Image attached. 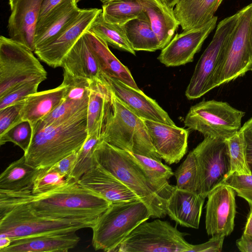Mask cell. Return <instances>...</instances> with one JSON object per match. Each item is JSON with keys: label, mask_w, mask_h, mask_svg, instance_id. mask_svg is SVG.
Segmentation results:
<instances>
[{"label": "cell", "mask_w": 252, "mask_h": 252, "mask_svg": "<svg viewBox=\"0 0 252 252\" xmlns=\"http://www.w3.org/2000/svg\"><path fill=\"white\" fill-rule=\"evenodd\" d=\"M97 218H55L39 216L29 207L23 191L0 189V235H5L12 240L92 228Z\"/></svg>", "instance_id": "obj_1"}, {"label": "cell", "mask_w": 252, "mask_h": 252, "mask_svg": "<svg viewBox=\"0 0 252 252\" xmlns=\"http://www.w3.org/2000/svg\"><path fill=\"white\" fill-rule=\"evenodd\" d=\"M87 111L88 107L64 121L36 131L24 153L26 162L38 169H47L78 152L88 136Z\"/></svg>", "instance_id": "obj_2"}, {"label": "cell", "mask_w": 252, "mask_h": 252, "mask_svg": "<svg viewBox=\"0 0 252 252\" xmlns=\"http://www.w3.org/2000/svg\"><path fill=\"white\" fill-rule=\"evenodd\" d=\"M23 194L33 212L50 218H97L111 204L74 181L41 194L33 195L32 190Z\"/></svg>", "instance_id": "obj_3"}, {"label": "cell", "mask_w": 252, "mask_h": 252, "mask_svg": "<svg viewBox=\"0 0 252 252\" xmlns=\"http://www.w3.org/2000/svg\"><path fill=\"white\" fill-rule=\"evenodd\" d=\"M96 162L125 185L149 209L151 218L166 215V199L127 151L102 140L94 152Z\"/></svg>", "instance_id": "obj_4"}, {"label": "cell", "mask_w": 252, "mask_h": 252, "mask_svg": "<svg viewBox=\"0 0 252 252\" xmlns=\"http://www.w3.org/2000/svg\"><path fill=\"white\" fill-rule=\"evenodd\" d=\"M111 92V100L102 127V139L120 149L161 161L152 145L143 119L125 106Z\"/></svg>", "instance_id": "obj_5"}, {"label": "cell", "mask_w": 252, "mask_h": 252, "mask_svg": "<svg viewBox=\"0 0 252 252\" xmlns=\"http://www.w3.org/2000/svg\"><path fill=\"white\" fill-rule=\"evenodd\" d=\"M150 218L149 209L140 199L111 203L91 228L94 248L115 252L136 227Z\"/></svg>", "instance_id": "obj_6"}, {"label": "cell", "mask_w": 252, "mask_h": 252, "mask_svg": "<svg viewBox=\"0 0 252 252\" xmlns=\"http://www.w3.org/2000/svg\"><path fill=\"white\" fill-rule=\"evenodd\" d=\"M242 9L239 23L220 57L212 78L211 90L251 70L252 3Z\"/></svg>", "instance_id": "obj_7"}, {"label": "cell", "mask_w": 252, "mask_h": 252, "mask_svg": "<svg viewBox=\"0 0 252 252\" xmlns=\"http://www.w3.org/2000/svg\"><path fill=\"white\" fill-rule=\"evenodd\" d=\"M188 234L180 231L167 221L146 220L125 238L115 252H190L193 245L185 239Z\"/></svg>", "instance_id": "obj_8"}, {"label": "cell", "mask_w": 252, "mask_h": 252, "mask_svg": "<svg viewBox=\"0 0 252 252\" xmlns=\"http://www.w3.org/2000/svg\"><path fill=\"white\" fill-rule=\"evenodd\" d=\"M47 72L33 52L11 38L0 37V97L25 82L47 79Z\"/></svg>", "instance_id": "obj_9"}, {"label": "cell", "mask_w": 252, "mask_h": 252, "mask_svg": "<svg viewBox=\"0 0 252 252\" xmlns=\"http://www.w3.org/2000/svg\"><path fill=\"white\" fill-rule=\"evenodd\" d=\"M245 114L225 102L202 101L190 108L184 124L204 137L226 140L240 130Z\"/></svg>", "instance_id": "obj_10"}, {"label": "cell", "mask_w": 252, "mask_h": 252, "mask_svg": "<svg viewBox=\"0 0 252 252\" xmlns=\"http://www.w3.org/2000/svg\"><path fill=\"white\" fill-rule=\"evenodd\" d=\"M243 9L218 24L212 41L198 60L186 91L189 99L200 97L210 90L221 55L236 29Z\"/></svg>", "instance_id": "obj_11"}, {"label": "cell", "mask_w": 252, "mask_h": 252, "mask_svg": "<svg viewBox=\"0 0 252 252\" xmlns=\"http://www.w3.org/2000/svg\"><path fill=\"white\" fill-rule=\"evenodd\" d=\"M192 152L197 165L199 194L206 198L229 174L231 166L227 140L206 137Z\"/></svg>", "instance_id": "obj_12"}, {"label": "cell", "mask_w": 252, "mask_h": 252, "mask_svg": "<svg viewBox=\"0 0 252 252\" xmlns=\"http://www.w3.org/2000/svg\"><path fill=\"white\" fill-rule=\"evenodd\" d=\"M102 9H81L77 17L51 41L34 53L53 68L62 67V61L75 43L88 30Z\"/></svg>", "instance_id": "obj_13"}, {"label": "cell", "mask_w": 252, "mask_h": 252, "mask_svg": "<svg viewBox=\"0 0 252 252\" xmlns=\"http://www.w3.org/2000/svg\"><path fill=\"white\" fill-rule=\"evenodd\" d=\"M205 228L209 235H230L234 229L236 205L235 190L223 184L208 194Z\"/></svg>", "instance_id": "obj_14"}, {"label": "cell", "mask_w": 252, "mask_h": 252, "mask_svg": "<svg viewBox=\"0 0 252 252\" xmlns=\"http://www.w3.org/2000/svg\"><path fill=\"white\" fill-rule=\"evenodd\" d=\"M217 16L205 25L176 33L158 57L166 66H177L192 62L208 35L216 27Z\"/></svg>", "instance_id": "obj_15"}, {"label": "cell", "mask_w": 252, "mask_h": 252, "mask_svg": "<svg viewBox=\"0 0 252 252\" xmlns=\"http://www.w3.org/2000/svg\"><path fill=\"white\" fill-rule=\"evenodd\" d=\"M157 153L168 164L178 163L188 149L189 131L183 128L143 119Z\"/></svg>", "instance_id": "obj_16"}, {"label": "cell", "mask_w": 252, "mask_h": 252, "mask_svg": "<svg viewBox=\"0 0 252 252\" xmlns=\"http://www.w3.org/2000/svg\"><path fill=\"white\" fill-rule=\"evenodd\" d=\"M101 77L120 101L141 119L175 126L167 113L140 89L114 78L103 74Z\"/></svg>", "instance_id": "obj_17"}, {"label": "cell", "mask_w": 252, "mask_h": 252, "mask_svg": "<svg viewBox=\"0 0 252 252\" xmlns=\"http://www.w3.org/2000/svg\"><path fill=\"white\" fill-rule=\"evenodd\" d=\"M43 0H16L8 22L12 39L35 51L34 36Z\"/></svg>", "instance_id": "obj_18"}, {"label": "cell", "mask_w": 252, "mask_h": 252, "mask_svg": "<svg viewBox=\"0 0 252 252\" xmlns=\"http://www.w3.org/2000/svg\"><path fill=\"white\" fill-rule=\"evenodd\" d=\"M78 183L111 203L139 199L129 189L96 161Z\"/></svg>", "instance_id": "obj_19"}, {"label": "cell", "mask_w": 252, "mask_h": 252, "mask_svg": "<svg viewBox=\"0 0 252 252\" xmlns=\"http://www.w3.org/2000/svg\"><path fill=\"white\" fill-rule=\"evenodd\" d=\"M63 79L94 81L101 78L98 62L83 34L64 57Z\"/></svg>", "instance_id": "obj_20"}, {"label": "cell", "mask_w": 252, "mask_h": 252, "mask_svg": "<svg viewBox=\"0 0 252 252\" xmlns=\"http://www.w3.org/2000/svg\"><path fill=\"white\" fill-rule=\"evenodd\" d=\"M205 197L175 187L166 204L169 218L182 226L198 229Z\"/></svg>", "instance_id": "obj_21"}, {"label": "cell", "mask_w": 252, "mask_h": 252, "mask_svg": "<svg viewBox=\"0 0 252 252\" xmlns=\"http://www.w3.org/2000/svg\"><path fill=\"white\" fill-rule=\"evenodd\" d=\"M75 232L52 233L12 240L1 252H66L80 240Z\"/></svg>", "instance_id": "obj_22"}, {"label": "cell", "mask_w": 252, "mask_h": 252, "mask_svg": "<svg viewBox=\"0 0 252 252\" xmlns=\"http://www.w3.org/2000/svg\"><path fill=\"white\" fill-rule=\"evenodd\" d=\"M76 0H63L41 21L34 36L35 50L51 41L80 12Z\"/></svg>", "instance_id": "obj_23"}, {"label": "cell", "mask_w": 252, "mask_h": 252, "mask_svg": "<svg viewBox=\"0 0 252 252\" xmlns=\"http://www.w3.org/2000/svg\"><path fill=\"white\" fill-rule=\"evenodd\" d=\"M84 34L98 62L101 74L116 78L132 88L139 89L128 68L114 55L105 40L89 30L86 31Z\"/></svg>", "instance_id": "obj_24"}, {"label": "cell", "mask_w": 252, "mask_h": 252, "mask_svg": "<svg viewBox=\"0 0 252 252\" xmlns=\"http://www.w3.org/2000/svg\"><path fill=\"white\" fill-rule=\"evenodd\" d=\"M67 89L64 83L48 90L36 92L24 100L21 111L22 121L31 125L33 132L38 122L55 110L63 100Z\"/></svg>", "instance_id": "obj_25"}, {"label": "cell", "mask_w": 252, "mask_h": 252, "mask_svg": "<svg viewBox=\"0 0 252 252\" xmlns=\"http://www.w3.org/2000/svg\"><path fill=\"white\" fill-rule=\"evenodd\" d=\"M223 0H178L175 16L183 31L201 27L209 22Z\"/></svg>", "instance_id": "obj_26"}, {"label": "cell", "mask_w": 252, "mask_h": 252, "mask_svg": "<svg viewBox=\"0 0 252 252\" xmlns=\"http://www.w3.org/2000/svg\"><path fill=\"white\" fill-rule=\"evenodd\" d=\"M138 0L149 18L162 50L172 39L180 26L173 9L170 8L163 0Z\"/></svg>", "instance_id": "obj_27"}, {"label": "cell", "mask_w": 252, "mask_h": 252, "mask_svg": "<svg viewBox=\"0 0 252 252\" xmlns=\"http://www.w3.org/2000/svg\"><path fill=\"white\" fill-rule=\"evenodd\" d=\"M111 96V90L101 77L100 79L92 82L87 119L88 135L96 131L101 132Z\"/></svg>", "instance_id": "obj_28"}, {"label": "cell", "mask_w": 252, "mask_h": 252, "mask_svg": "<svg viewBox=\"0 0 252 252\" xmlns=\"http://www.w3.org/2000/svg\"><path fill=\"white\" fill-rule=\"evenodd\" d=\"M39 169L26 162L24 155L10 163L0 176V189L9 191L32 190Z\"/></svg>", "instance_id": "obj_29"}, {"label": "cell", "mask_w": 252, "mask_h": 252, "mask_svg": "<svg viewBox=\"0 0 252 252\" xmlns=\"http://www.w3.org/2000/svg\"><path fill=\"white\" fill-rule=\"evenodd\" d=\"M124 26L126 37L135 51L154 52L161 49L159 40L145 11L140 16L128 21Z\"/></svg>", "instance_id": "obj_30"}, {"label": "cell", "mask_w": 252, "mask_h": 252, "mask_svg": "<svg viewBox=\"0 0 252 252\" xmlns=\"http://www.w3.org/2000/svg\"><path fill=\"white\" fill-rule=\"evenodd\" d=\"M128 152L167 200L175 187L170 185L168 182V180L174 175L172 169L161 161Z\"/></svg>", "instance_id": "obj_31"}, {"label": "cell", "mask_w": 252, "mask_h": 252, "mask_svg": "<svg viewBox=\"0 0 252 252\" xmlns=\"http://www.w3.org/2000/svg\"><path fill=\"white\" fill-rule=\"evenodd\" d=\"M101 12L95 18L88 30L100 37L113 48L135 55V51L126 37L124 26L106 22Z\"/></svg>", "instance_id": "obj_32"}, {"label": "cell", "mask_w": 252, "mask_h": 252, "mask_svg": "<svg viewBox=\"0 0 252 252\" xmlns=\"http://www.w3.org/2000/svg\"><path fill=\"white\" fill-rule=\"evenodd\" d=\"M102 4L104 20L121 26L138 17L144 11L138 0H112Z\"/></svg>", "instance_id": "obj_33"}, {"label": "cell", "mask_w": 252, "mask_h": 252, "mask_svg": "<svg viewBox=\"0 0 252 252\" xmlns=\"http://www.w3.org/2000/svg\"><path fill=\"white\" fill-rule=\"evenodd\" d=\"M101 132H95L88 135L81 148L77 152L74 166L70 175L66 178L68 181L78 182L81 177L95 164L96 160L94 152L98 144L102 140Z\"/></svg>", "instance_id": "obj_34"}, {"label": "cell", "mask_w": 252, "mask_h": 252, "mask_svg": "<svg viewBox=\"0 0 252 252\" xmlns=\"http://www.w3.org/2000/svg\"><path fill=\"white\" fill-rule=\"evenodd\" d=\"M176 188L199 194V180L197 162L192 151L174 172Z\"/></svg>", "instance_id": "obj_35"}, {"label": "cell", "mask_w": 252, "mask_h": 252, "mask_svg": "<svg viewBox=\"0 0 252 252\" xmlns=\"http://www.w3.org/2000/svg\"><path fill=\"white\" fill-rule=\"evenodd\" d=\"M89 95L81 100L63 99L52 112L36 124L33 134L43 127L54 123L64 121L88 106Z\"/></svg>", "instance_id": "obj_36"}, {"label": "cell", "mask_w": 252, "mask_h": 252, "mask_svg": "<svg viewBox=\"0 0 252 252\" xmlns=\"http://www.w3.org/2000/svg\"><path fill=\"white\" fill-rule=\"evenodd\" d=\"M226 140L231 166L228 176L233 173L251 174L247 162L246 143L242 131L240 130Z\"/></svg>", "instance_id": "obj_37"}, {"label": "cell", "mask_w": 252, "mask_h": 252, "mask_svg": "<svg viewBox=\"0 0 252 252\" xmlns=\"http://www.w3.org/2000/svg\"><path fill=\"white\" fill-rule=\"evenodd\" d=\"M32 136L33 129L31 124L27 121H22L0 136V145L10 142L25 153L29 148Z\"/></svg>", "instance_id": "obj_38"}, {"label": "cell", "mask_w": 252, "mask_h": 252, "mask_svg": "<svg viewBox=\"0 0 252 252\" xmlns=\"http://www.w3.org/2000/svg\"><path fill=\"white\" fill-rule=\"evenodd\" d=\"M68 180L60 173L47 169H39L32 189V194L38 195L53 190L66 184Z\"/></svg>", "instance_id": "obj_39"}, {"label": "cell", "mask_w": 252, "mask_h": 252, "mask_svg": "<svg viewBox=\"0 0 252 252\" xmlns=\"http://www.w3.org/2000/svg\"><path fill=\"white\" fill-rule=\"evenodd\" d=\"M42 81L40 79L30 80L16 86L0 97V109L19 102L37 92L38 86Z\"/></svg>", "instance_id": "obj_40"}, {"label": "cell", "mask_w": 252, "mask_h": 252, "mask_svg": "<svg viewBox=\"0 0 252 252\" xmlns=\"http://www.w3.org/2000/svg\"><path fill=\"white\" fill-rule=\"evenodd\" d=\"M221 184L232 188L237 195L245 199L252 208V175L233 173L228 176Z\"/></svg>", "instance_id": "obj_41"}, {"label": "cell", "mask_w": 252, "mask_h": 252, "mask_svg": "<svg viewBox=\"0 0 252 252\" xmlns=\"http://www.w3.org/2000/svg\"><path fill=\"white\" fill-rule=\"evenodd\" d=\"M24 100L0 109V136L22 121L21 111Z\"/></svg>", "instance_id": "obj_42"}, {"label": "cell", "mask_w": 252, "mask_h": 252, "mask_svg": "<svg viewBox=\"0 0 252 252\" xmlns=\"http://www.w3.org/2000/svg\"><path fill=\"white\" fill-rule=\"evenodd\" d=\"M77 156V152H74L61 159L49 168H47V170L57 172L67 178L72 171Z\"/></svg>", "instance_id": "obj_43"}, {"label": "cell", "mask_w": 252, "mask_h": 252, "mask_svg": "<svg viewBox=\"0 0 252 252\" xmlns=\"http://www.w3.org/2000/svg\"><path fill=\"white\" fill-rule=\"evenodd\" d=\"M225 236L222 235L212 236L207 242L201 244L193 245L190 252H220Z\"/></svg>", "instance_id": "obj_44"}, {"label": "cell", "mask_w": 252, "mask_h": 252, "mask_svg": "<svg viewBox=\"0 0 252 252\" xmlns=\"http://www.w3.org/2000/svg\"><path fill=\"white\" fill-rule=\"evenodd\" d=\"M240 130L242 131L245 139L247 162L252 175V118L244 124Z\"/></svg>", "instance_id": "obj_45"}, {"label": "cell", "mask_w": 252, "mask_h": 252, "mask_svg": "<svg viewBox=\"0 0 252 252\" xmlns=\"http://www.w3.org/2000/svg\"><path fill=\"white\" fill-rule=\"evenodd\" d=\"M63 0H43L40 9L38 23L43 20L53 9Z\"/></svg>", "instance_id": "obj_46"}, {"label": "cell", "mask_w": 252, "mask_h": 252, "mask_svg": "<svg viewBox=\"0 0 252 252\" xmlns=\"http://www.w3.org/2000/svg\"><path fill=\"white\" fill-rule=\"evenodd\" d=\"M236 246L239 250L242 252H252V239L242 235L236 241Z\"/></svg>", "instance_id": "obj_47"}, {"label": "cell", "mask_w": 252, "mask_h": 252, "mask_svg": "<svg viewBox=\"0 0 252 252\" xmlns=\"http://www.w3.org/2000/svg\"><path fill=\"white\" fill-rule=\"evenodd\" d=\"M243 235L252 239V208L251 209Z\"/></svg>", "instance_id": "obj_48"}, {"label": "cell", "mask_w": 252, "mask_h": 252, "mask_svg": "<svg viewBox=\"0 0 252 252\" xmlns=\"http://www.w3.org/2000/svg\"><path fill=\"white\" fill-rule=\"evenodd\" d=\"M12 242V240L5 235H0V252L8 247Z\"/></svg>", "instance_id": "obj_49"}, {"label": "cell", "mask_w": 252, "mask_h": 252, "mask_svg": "<svg viewBox=\"0 0 252 252\" xmlns=\"http://www.w3.org/2000/svg\"><path fill=\"white\" fill-rule=\"evenodd\" d=\"M166 4L171 8L174 9L178 0H163Z\"/></svg>", "instance_id": "obj_50"}, {"label": "cell", "mask_w": 252, "mask_h": 252, "mask_svg": "<svg viewBox=\"0 0 252 252\" xmlns=\"http://www.w3.org/2000/svg\"><path fill=\"white\" fill-rule=\"evenodd\" d=\"M16 0H9V4L11 9L13 7Z\"/></svg>", "instance_id": "obj_51"}, {"label": "cell", "mask_w": 252, "mask_h": 252, "mask_svg": "<svg viewBox=\"0 0 252 252\" xmlns=\"http://www.w3.org/2000/svg\"><path fill=\"white\" fill-rule=\"evenodd\" d=\"M251 43L252 56V29L251 34ZM251 71H252V67L251 69Z\"/></svg>", "instance_id": "obj_52"}, {"label": "cell", "mask_w": 252, "mask_h": 252, "mask_svg": "<svg viewBox=\"0 0 252 252\" xmlns=\"http://www.w3.org/2000/svg\"><path fill=\"white\" fill-rule=\"evenodd\" d=\"M100 0L102 3H104L107 2L112 0Z\"/></svg>", "instance_id": "obj_53"}, {"label": "cell", "mask_w": 252, "mask_h": 252, "mask_svg": "<svg viewBox=\"0 0 252 252\" xmlns=\"http://www.w3.org/2000/svg\"><path fill=\"white\" fill-rule=\"evenodd\" d=\"M76 0V2L78 3L79 1L82 0Z\"/></svg>", "instance_id": "obj_54"}]
</instances>
